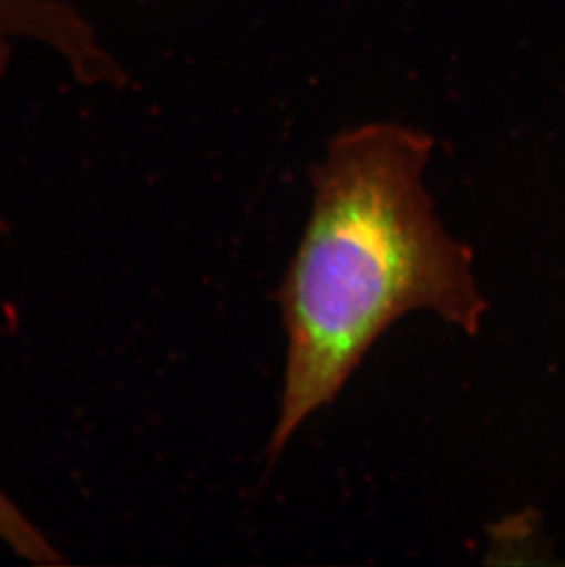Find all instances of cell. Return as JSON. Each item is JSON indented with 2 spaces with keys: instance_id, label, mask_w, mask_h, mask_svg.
I'll use <instances>...</instances> for the list:
<instances>
[{
  "instance_id": "3957f363",
  "label": "cell",
  "mask_w": 565,
  "mask_h": 567,
  "mask_svg": "<svg viewBox=\"0 0 565 567\" xmlns=\"http://www.w3.org/2000/svg\"><path fill=\"white\" fill-rule=\"evenodd\" d=\"M0 542H4L19 557L35 564H58V555L49 538L33 525L32 519L11 502L0 488Z\"/></svg>"
},
{
  "instance_id": "6da1fadb",
  "label": "cell",
  "mask_w": 565,
  "mask_h": 567,
  "mask_svg": "<svg viewBox=\"0 0 565 567\" xmlns=\"http://www.w3.org/2000/svg\"><path fill=\"white\" fill-rule=\"evenodd\" d=\"M432 150L421 131L369 124L332 140L316 166L309 220L278 289L287 354L270 460L402 316L432 312L480 332L474 254L444 230L424 188Z\"/></svg>"
},
{
  "instance_id": "7a4b0ae2",
  "label": "cell",
  "mask_w": 565,
  "mask_h": 567,
  "mask_svg": "<svg viewBox=\"0 0 565 567\" xmlns=\"http://www.w3.org/2000/svg\"><path fill=\"white\" fill-rule=\"evenodd\" d=\"M21 39L54 49L83 83H122V70L80 11L61 0H0V75Z\"/></svg>"
}]
</instances>
